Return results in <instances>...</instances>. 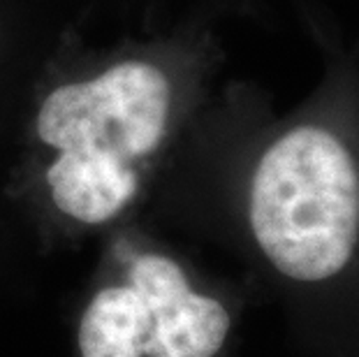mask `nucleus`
I'll use <instances>...</instances> for the list:
<instances>
[{
    "label": "nucleus",
    "instance_id": "nucleus-3",
    "mask_svg": "<svg viewBox=\"0 0 359 357\" xmlns=\"http://www.w3.org/2000/svg\"><path fill=\"white\" fill-rule=\"evenodd\" d=\"M230 334V309L177 257L121 244L90 278L72 357H220Z\"/></svg>",
    "mask_w": 359,
    "mask_h": 357
},
{
    "label": "nucleus",
    "instance_id": "nucleus-2",
    "mask_svg": "<svg viewBox=\"0 0 359 357\" xmlns=\"http://www.w3.org/2000/svg\"><path fill=\"white\" fill-rule=\"evenodd\" d=\"M248 220L285 278L316 283L339 274L359 237V172L346 144L316 126L278 137L255 167Z\"/></svg>",
    "mask_w": 359,
    "mask_h": 357
},
{
    "label": "nucleus",
    "instance_id": "nucleus-1",
    "mask_svg": "<svg viewBox=\"0 0 359 357\" xmlns=\"http://www.w3.org/2000/svg\"><path fill=\"white\" fill-rule=\"evenodd\" d=\"M172 88L147 60H123L86 81L53 88L35 116L47 149L44 188L67 223L100 227L142 191V167L163 147Z\"/></svg>",
    "mask_w": 359,
    "mask_h": 357
}]
</instances>
